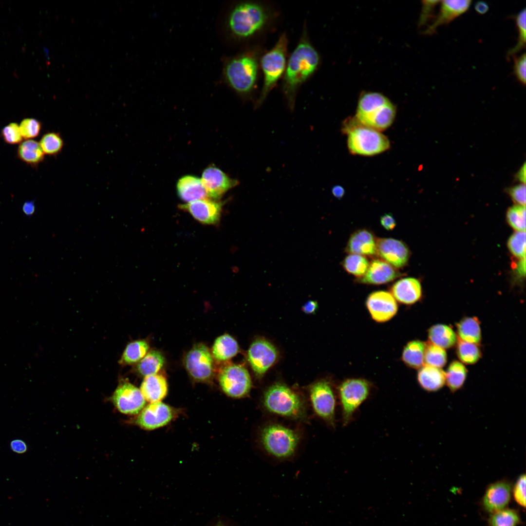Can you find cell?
Here are the masks:
<instances>
[{"instance_id": "obj_13", "label": "cell", "mask_w": 526, "mask_h": 526, "mask_svg": "<svg viewBox=\"0 0 526 526\" xmlns=\"http://www.w3.org/2000/svg\"><path fill=\"white\" fill-rule=\"evenodd\" d=\"M376 255L395 268L405 267L408 263L411 251L403 241L392 238L377 239Z\"/></svg>"}, {"instance_id": "obj_26", "label": "cell", "mask_w": 526, "mask_h": 526, "mask_svg": "<svg viewBox=\"0 0 526 526\" xmlns=\"http://www.w3.org/2000/svg\"><path fill=\"white\" fill-rule=\"evenodd\" d=\"M140 391L145 400L150 403L161 401L168 393L167 379L162 375L157 374L146 376Z\"/></svg>"}, {"instance_id": "obj_16", "label": "cell", "mask_w": 526, "mask_h": 526, "mask_svg": "<svg viewBox=\"0 0 526 526\" xmlns=\"http://www.w3.org/2000/svg\"><path fill=\"white\" fill-rule=\"evenodd\" d=\"M278 357L276 348L264 339H257L250 345L248 360L256 375L261 376L275 363Z\"/></svg>"}, {"instance_id": "obj_14", "label": "cell", "mask_w": 526, "mask_h": 526, "mask_svg": "<svg viewBox=\"0 0 526 526\" xmlns=\"http://www.w3.org/2000/svg\"><path fill=\"white\" fill-rule=\"evenodd\" d=\"M175 416L174 410L169 405L161 401L151 402L142 409L135 423L144 429L152 430L167 425Z\"/></svg>"}, {"instance_id": "obj_22", "label": "cell", "mask_w": 526, "mask_h": 526, "mask_svg": "<svg viewBox=\"0 0 526 526\" xmlns=\"http://www.w3.org/2000/svg\"><path fill=\"white\" fill-rule=\"evenodd\" d=\"M402 275L397 269L381 259H374L365 274L355 281L358 283L379 285L391 282Z\"/></svg>"}, {"instance_id": "obj_18", "label": "cell", "mask_w": 526, "mask_h": 526, "mask_svg": "<svg viewBox=\"0 0 526 526\" xmlns=\"http://www.w3.org/2000/svg\"><path fill=\"white\" fill-rule=\"evenodd\" d=\"M366 306L373 319L379 322L392 319L398 309L394 297L391 293L385 291L371 293L367 299Z\"/></svg>"}, {"instance_id": "obj_35", "label": "cell", "mask_w": 526, "mask_h": 526, "mask_svg": "<svg viewBox=\"0 0 526 526\" xmlns=\"http://www.w3.org/2000/svg\"><path fill=\"white\" fill-rule=\"evenodd\" d=\"M149 349V344L145 340L132 341L127 345L119 363L122 365L137 363L146 356Z\"/></svg>"}, {"instance_id": "obj_54", "label": "cell", "mask_w": 526, "mask_h": 526, "mask_svg": "<svg viewBox=\"0 0 526 526\" xmlns=\"http://www.w3.org/2000/svg\"><path fill=\"white\" fill-rule=\"evenodd\" d=\"M474 8L477 13L480 14H483L488 11L489 7L487 3L484 1H479L475 3Z\"/></svg>"}, {"instance_id": "obj_12", "label": "cell", "mask_w": 526, "mask_h": 526, "mask_svg": "<svg viewBox=\"0 0 526 526\" xmlns=\"http://www.w3.org/2000/svg\"><path fill=\"white\" fill-rule=\"evenodd\" d=\"M185 364L189 375L196 381L207 382L212 377V356L208 348L203 343L193 346L186 356Z\"/></svg>"}, {"instance_id": "obj_58", "label": "cell", "mask_w": 526, "mask_h": 526, "mask_svg": "<svg viewBox=\"0 0 526 526\" xmlns=\"http://www.w3.org/2000/svg\"><path fill=\"white\" fill-rule=\"evenodd\" d=\"M222 526V525H218V526Z\"/></svg>"}, {"instance_id": "obj_45", "label": "cell", "mask_w": 526, "mask_h": 526, "mask_svg": "<svg viewBox=\"0 0 526 526\" xmlns=\"http://www.w3.org/2000/svg\"><path fill=\"white\" fill-rule=\"evenodd\" d=\"M1 136L5 143L11 145L19 144L22 140L19 126L15 122L5 126L1 130Z\"/></svg>"}, {"instance_id": "obj_21", "label": "cell", "mask_w": 526, "mask_h": 526, "mask_svg": "<svg viewBox=\"0 0 526 526\" xmlns=\"http://www.w3.org/2000/svg\"><path fill=\"white\" fill-rule=\"evenodd\" d=\"M471 2L470 0H441L438 14L425 30L424 34L431 35L435 33L439 26L449 24L468 10Z\"/></svg>"}, {"instance_id": "obj_39", "label": "cell", "mask_w": 526, "mask_h": 526, "mask_svg": "<svg viewBox=\"0 0 526 526\" xmlns=\"http://www.w3.org/2000/svg\"><path fill=\"white\" fill-rule=\"evenodd\" d=\"M43 153L50 156H56L62 150L64 143L59 133L48 132L45 133L39 141Z\"/></svg>"}, {"instance_id": "obj_29", "label": "cell", "mask_w": 526, "mask_h": 526, "mask_svg": "<svg viewBox=\"0 0 526 526\" xmlns=\"http://www.w3.org/2000/svg\"><path fill=\"white\" fill-rule=\"evenodd\" d=\"M460 339L479 345L482 340L480 322L476 317H465L456 324Z\"/></svg>"}, {"instance_id": "obj_9", "label": "cell", "mask_w": 526, "mask_h": 526, "mask_svg": "<svg viewBox=\"0 0 526 526\" xmlns=\"http://www.w3.org/2000/svg\"><path fill=\"white\" fill-rule=\"evenodd\" d=\"M370 384L366 380L351 378L339 386V396L342 411V424L347 425L359 406L370 394Z\"/></svg>"}, {"instance_id": "obj_44", "label": "cell", "mask_w": 526, "mask_h": 526, "mask_svg": "<svg viewBox=\"0 0 526 526\" xmlns=\"http://www.w3.org/2000/svg\"><path fill=\"white\" fill-rule=\"evenodd\" d=\"M41 127V122L33 118L23 119L19 125L21 135L22 138L26 140L37 137L40 132Z\"/></svg>"}, {"instance_id": "obj_41", "label": "cell", "mask_w": 526, "mask_h": 526, "mask_svg": "<svg viewBox=\"0 0 526 526\" xmlns=\"http://www.w3.org/2000/svg\"><path fill=\"white\" fill-rule=\"evenodd\" d=\"M526 8H524L515 17L519 33L518 42L514 47L508 51L507 57L514 56L526 47Z\"/></svg>"}, {"instance_id": "obj_19", "label": "cell", "mask_w": 526, "mask_h": 526, "mask_svg": "<svg viewBox=\"0 0 526 526\" xmlns=\"http://www.w3.org/2000/svg\"><path fill=\"white\" fill-rule=\"evenodd\" d=\"M202 183L208 197L218 199L227 191L236 186L239 182L229 177L219 169L210 166L203 171Z\"/></svg>"}, {"instance_id": "obj_10", "label": "cell", "mask_w": 526, "mask_h": 526, "mask_svg": "<svg viewBox=\"0 0 526 526\" xmlns=\"http://www.w3.org/2000/svg\"><path fill=\"white\" fill-rule=\"evenodd\" d=\"M218 380L223 392L231 397H243L251 388L249 373L241 365L230 364L225 366L219 372Z\"/></svg>"}, {"instance_id": "obj_49", "label": "cell", "mask_w": 526, "mask_h": 526, "mask_svg": "<svg viewBox=\"0 0 526 526\" xmlns=\"http://www.w3.org/2000/svg\"><path fill=\"white\" fill-rule=\"evenodd\" d=\"M508 192L512 199L518 205L526 206L525 184H520L508 189Z\"/></svg>"}, {"instance_id": "obj_37", "label": "cell", "mask_w": 526, "mask_h": 526, "mask_svg": "<svg viewBox=\"0 0 526 526\" xmlns=\"http://www.w3.org/2000/svg\"><path fill=\"white\" fill-rule=\"evenodd\" d=\"M456 345V355L462 363L474 364L482 357V351L478 344L467 342L458 338Z\"/></svg>"}, {"instance_id": "obj_15", "label": "cell", "mask_w": 526, "mask_h": 526, "mask_svg": "<svg viewBox=\"0 0 526 526\" xmlns=\"http://www.w3.org/2000/svg\"><path fill=\"white\" fill-rule=\"evenodd\" d=\"M112 399L114 405L120 412L128 414L138 413L146 404L140 390L127 382L118 385L113 394Z\"/></svg>"}, {"instance_id": "obj_28", "label": "cell", "mask_w": 526, "mask_h": 526, "mask_svg": "<svg viewBox=\"0 0 526 526\" xmlns=\"http://www.w3.org/2000/svg\"><path fill=\"white\" fill-rule=\"evenodd\" d=\"M428 338L430 343L444 349L454 346L458 340L457 335L452 328L444 324L431 326L428 330Z\"/></svg>"}, {"instance_id": "obj_30", "label": "cell", "mask_w": 526, "mask_h": 526, "mask_svg": "<svg viewBox=\"0 0 526 526\" xmlns=\"http://www.w3.org/2000/svg\"><path fill=\"white\" fill-rule=\"evenodd\" d=\"M17 156L21 161L33 167H37L44 159V153L39 143L32 139H27L19 144Z\"/></svg>"}, {"instance_id": "obj_20", "label": "cell", "mask_w": 526, "mask_h": 526, "mask_svg": "<svg viewBox=\"0 0 526 526\" xmlns=\"http://www.w3.org/2000/svg\"><path fill=\"white\" fill-rule=\"evenodd\" d=\"M179 207L202 224L215 225L220 221L222 203L206 198L180 205Z\"/></svg>"}, {"instance_id": "obj_4", "label": "cell", "mask_w": 526, "mask_h": 526, "mask_svg": "<svg viewBox=\"0 0 526 526\" xmlns=\"http://www.w3.org/2000/svg\"><path fill=\"white\" fill-rule=\"evenodd\" d=\"M395 115V107L387 97L371 92L360 96L355 117L361 124L381 132L393 124Z\"/></svg>"}, {"instance_id": "obj_23", "label": "cell", "mask_w": 526, "mask_h": 526, "mask_svg": "<svg viewBox=\"0 0 526 526\" xmlns=\"http://www.w3.org/2000/svg\"><path fill=\"white\" fill-rule=\"evenodd\" d=\"M376 242L374 233L367 228H361L352 233L347 243L345 251L364 256L376 255Z\"/></svg>"}, {"instance_id": "obj_31", "label": "cell", "mask_w": 526, "mask_h": 526, "mask_svg": "<svg viewBox=\"0 0 526 526\" xmlns=\"http://www.w3.org/2000/svg\"><path fill=\"white\" fill-rule=\"evenodd\" d=\"M238 351L236 340L231 336L224 334L215 339L212 348V357L218 361H225L235 356Z\"/></svg>"}, {"instance_id": "obj_24", "label": "cell", "mask_w": 526, "mask_h": 526, "mask_svg": "<svg viewBox=\"0 0 526 526\" xmlns=\"http://www.w3.org/2000/svg\"><path fill=\"white\" fill-rule=\"evenodd\" d=\"M391 294L400 303L412 304L418 301L422 296V287L420 281L416 278H402L392 285Z\"/></svg>"}, {"instance_id": "obj_57", "label": "cell", "mask_w": 526, "mask_h": 526, "mask_svg": "<svg viewBox=\"0 0 526 526\" xmlns=\"http://www.w3.org/2000/svg\"><path fill=\"white\" fill-rule=\"evenodd\" d=\"M517 179L522 182L523 184L526 183V164L524 163L523 166L518 171L517 174Z\"/></svg>"}, {"instance_id": "obj_38", "label": "cell", "mask_w": 526, "mask_h": 526, "mask_svg": "<svg viewBox=\"0 0 526 526\" xmlns=\"http://www.w3.org/2000/svg\"><path fill=\"white\" fill-rule=\"evenodd\" d=\"M369 263L368 259L365 256L349 254L342 261L341 265L348 273L357 278H360L366 273Z\"/></svg>"}, {"instance_id": "obj_55", "label": "cell", "mask_w": 526, "mask_h": 526, "mask_svg": "<svg viewBox=\"0 0 526 526\" xmlns=\"http://www.w3.org/2000/svg\"><path fill=\"white\" fill-rule=\"evenodd\" d=\"M345 190L344 188L340 186H336L334 187L332 189V193L333 195L337 198H341L344 194Z\"/></svg>"}, {"instance_id": "obj_7", "label": "cell", "mask_w": 526, "mask_h": 526, "mask_svg": "<svg viewBox=\"0 0 526 526\" xmlns=\"http://www.w3.org/2000/svg\"><path fill=\"white\" fill-rule=\"evenodd\" d=\"M288 39L285 33L279 37L274 47L261 57L260 65L263 75V87L255 104L260 107L270 92L283 75L286 66Z\"/></svg>"}, {"instance_id": "obj_17", "label": "cell", "mask_w": 526, "mask_h": 526, "mask_svg": "<svg viewBox=\"0 0 526 526\" xmlns=\"http://www.w3.org/2000/svg\"><path fill=\"white\" fill-rule=\"evenodd\" d=\"M512 486L507 480H501L489 484L481 500V506L490 514L507 507L512 497Z\"/></svg>"}, {"instance_id": "obj_34", "label": "cell", "mask_w": 526, "mask_h": 526, "mask_svg": "<svg viewBox=\"0 0 526 526\" xmlns=\"http://www.w3.org/2000/svg\"><path fill=\"white\" fill-rule=\"evenodd\" d=\"M165 357L159 351L152 350L139 361L137 366L138 372L142 376L156 374L163 367Z\"/></svg>"}, {"instance_id": "obj_27", "label": "cell", "mask_w": 526, "mask_h": 526, "mask_svg": "<svg viewBox=\"0 0 526 526\" xmlns=\"http://www.w3.org/2000/svg\"><path fill=\"white\" fill-rule=\"evenodd\" d=\"M417 381L425 391L436 392L445 384V372L441 368L426 365L421 367L418 372Z\"/></svg>"}, {"instance_id": "obj_25", "label": "cell", "mask_w": 526, "mask_h": 526, "mask_svg": "<svg viewBox=\"0 0 526 526\" xmlns=\"http://www.w3.org/2000/svg\"><path fill=\"white\" fill-rule=\"evenodd\" d=\"M180 198L187 203L208 198L201 179L192 175H186L179 179L176 185Z\"/></svg>"}, {"instance_id": "obj_36", "label": "cell", "mask_w": 526, "mask_h": 526, "mask_svg": "<svg viewBox=\"0 0 526 526\" xmlns=\"http://www.w3.org/2000/svg\"><path fill=\"white\" fill-rule=\"evenodd\" d=\"M521 523L519 512L507 507L490 514L488 520V526H517Z\"/></svg>"}, {"instance_id": "obj_50", "label": "cell", "mask_w": 526, "mask_h": 526, "mask_svg": "<svg viewBox=\"0 0 526 526\" xmlns=\"http://www.w3.org/2000/svg\"><path fill=\"white\" fill-rule=\"evenodd\" d=\"M380 223L381 226L387 230H392L396 226V221L393 215L391 213H385L380 218Z\"/></svg>"}, {"instance_id": "obj_1", "label": "cell", "mask_w": 526, "mask_h": 526, "mask_svg": "<svg viewBox=\"0 0 526 526\" xmlns=\"http://www.w3.org/2000/svg\"><path fill=\"white\" fill-rule=\"evenodd\" d=\"M320 59L304 27L300 41L289 58L283 76L282 90L291 111L294 109L299 88L315 73Z\"/></svg>"}, {"instance_id": "obj_6", "label": "cell", "mask_w": 526, "mask_h": 526, "mask_svg": "<svg viewBox=\"0 0 526 526\" xmlns=\"http://www.w3.org/2000/svg\"><path fill=\"white\" fill-rule=\"evenodd\" d=\"M263 404L269 412L294 419L306 417V409L303 398L286 385L276 383L265 392Z\"/></svg>"}, {"instance_id": "obj_43", "label": "cell", "mask_w": 526, "mask_h": 526, "mask_svg": "<svg viewBox=\"0 0 526 526\" xmlns=\"http://www.w3.org/2000/svg\"><path fill=\"white\" fill-rule=\"evenodd\" d=\"M507 246L511 253L520 259L526 258V232L517 231L508 240Z\"/></svg>"}, {"instance_id": "obj_33", "label": "cell", "mask_w": 526, "mask_h": 526, "mask_svg": "<svg viewBox=\"0 0 526 526\" xmlns=\"http://www.w3.org/2000/svg\"><path fill=\"white\" fill-rule=\"evenodd\" d=\"M468 370L460 361L453 360L449 364L445 372L446 383L451 392L460 389L467 378Z\"/></svg>"}, {"instance_id": "obj_2", "label": "cell", "mask_w": 526, "mask_h": 526, "mask_svg": "<svg viewBox=\"0 0 526 526\" xmlns=\"http://www.w3.org/2000/svg\"><path fill=\"white\" fill-rule=\"evenodd\" d=\"M273 12L267 4L244 1L231 10L227 25L231 34L241 40L251 39L263 31L273 19Z\"/></svg>"}, {"instance_id": "obj_8", "label": "cell", "mask_w": 526, "mask_h": 526, "mask_svg": "<svg viewBox=\"0 0 526 526\" xmlns=\"http://www.w3.org/2000/svg\"><path fill=\"white\" fill-rule=\"evenodd\" d=\"M262 444L265 451L278 458H286L295 452L300 441L298 433L280 424L265 426L261 434Z\"/></svg>"}, {"instance_id": "obj_11", "label": "cell", "mask_w": 526, "mask_h": 526, "mask_svg": "<svg viewBox=\"0 0 526 526\" xmlns=\"http://www.w3.org/2000/svg\"><path fill=\"white\" fill-rule=\"evenodd\" d=\"M310 398L316 414L332 427L335 426L336 400L330 383L320 380L310 388Z\"/></svg>"}, {"instance_id": "obj_48", "label": "cell", "mask_w": 526, "mask_h": 526, "mask_svg": "<svg viewBox=\"0 0 526 526\" xmlns=\"http://www.w3.org/2000/svg\"><path fill=\"white\" fill-rule=\"evenodd\" d=\"M513 72L516 77L523 86L526 85V55L524 53L518 57H514Z\"/></svg>"}, {"instance_id": "obj_40", "label": "cell", "mask_w": 526, "mask_h": 526, "mask_svg": "<svg viewBox=\"0 0 526 526\" xmlns=\"http://www.w3.org/2000/svg\"><path fill=\"white\" fill-rule=\"evenodd\" d=\"M424 360L427 365L441 368L447 363V353L439 346L430 342L426 343Z\"/></svg>"}, {"instance_id": "obj_56", "label": "cell", "mask_w": 526, "mask_h": 526, "mask_svg": "<svg viewBox=\"0 0 526 526\" xmlns=\"http://www.w3.org/2000/svg\"><path fill=\"white\" fill-rule=\"evenodd\" d=\"M526 258L520 259L519 262L517 264V270L518 273L521 275L525 276L526 272Z\"/></svg>"}, {"instance_id": "obj_3", "label": "cell", "mask_w": 526, "mask_h": 526, "mask_svg": "<svg viewBox=\"0 0 526 526\" xmlns=\"http://www.w3.org/2000/svg\"><path fill=\"white\" fill-rule=\"evenodd\" d=\"M260 51L251 49L230 58L225 64L224 76L228 85L244 97L252 95L256 87Z\"/></svg>"}, {"instance_id": "obj_42", "label": "cell", "mask_w": 526, "mask_h": 526, "mask_svg": "<svg viewBox=\"0 0 526 526\" xmlns=\"http://www.w3.org/2000/svg\"><path fill=\"white\" fill-rule=\"evenodd\" d=\"M507 218L510 226L517 231L526 230V206L516 205L510 207Z\"/></svg>"}, {"instance_id": "obj_53", "label": "cell", "mask_w": 526, "mask_h": 526, "mask_svg": "<svg viewBox=\"0 0 526 526\" xmlns=\"http://www.w3.org/2000/svg\"><path fill=\"white\" fill-rule=\"evenodd\" d=\"M22 210L27 216L32 215L35 211V205L34 201H26L22 206Z\"/></svg>"}, {"instance_id": "obj_46", "label": "cell", "mask_w": 526, "mask_h": 526, "mask_svg": "<svg viewBox=\"0 0 526 526\" xmlns=\"http://www.w3.org/2000/svg\"><path fill=\"white\" fill-rule=\"evenodd\" d=\"M512 495L515 501L520 506L526 507V475L522 474L517 479L513 488Z\"/></svg>"}, {"instance_id": "obj_52", "label": "cell", "mask_w": 526, "mask_h": 526, "mask_svg": "<svg viewBox=\"0 0 526 526\" xmlns=\"http://www.w3.org/2000/svg\"><path fill=\"white\" fill-rule=\"evenodd\" d=\"M318 308V303L317 301H309L306 302L302 306V310L303 312L307 314H311L314 313Z\"/></svg>"}, {"instance_id": "obj_47", "label": "cell", "mask_w": 526, "mask_h": 526, "mask_svg": "<svg viewBox=\"0 0 526 526\" xmlns=\"http://www.w3.org/2000/svg\"><path fill=\"white\" fill-rule=\"evenodd\" d=\"M441 0H423L419 25L420 26L426 24L430 19L435 18L434 11L435 7Z\"/></svg>"}, {"instance_id": "obj_32", "label": "cell", "mask_w": 526, "mask_h": 526, "mask_svg": "<svg viewBox=\"0 0 526 526\" xmlns=\"http://www.w3.org/2000/svg\"><path fill=\"white\" fill-rule=\"evenodd\" d=\"M426 343L419 340L408 342L403 349L402 360L408 366L414 369L422 367Z\"/></svg>"}, {"instance_id": "obj_51", "label": "cell", "mask_w": 526, "mask_h": 526, "mask_svg": "<svg viewBox=\"0 0 526 526\" xmlns=\"http://www.w3.org/2000/svg\"><path fill=\"white\" fill-rule=\"evenodd\" d=\"M10 447L13 452L18 454L25 453L28 449L25 442L19 439H16L11 441Z\"/></svg>"}, {"instance_id": "obj_5", "label": "cell", "mask_w": 526, "mask_h": 526, "mask_svg": "<svg viewBox=\"0 0 526 526\" xmlns=\"http://www.w3.org/2000/svg\"><path fill=\"white\" fill-rule=\"evenodd\" d=\"M343 131L347 135L348 150L353 154L373 156L390 148V141L385 135L361 124L355 117L347 120Z\"/></svg>"}]
</instances>
